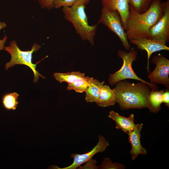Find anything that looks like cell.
<instances>
[{
	"mask_svg": "<svg viewBox=\"0 0 169 169\" xmlns=\"http://www.w3.org/2000/svg\"><path fill=\"white\" fill-rule=\"evenodd\" d=\"M164 13L161 0H153L148 9L142 13H139L130 6L129 14L125 30L127 39L149 38L150 28L158 21Z\"/></svg>",
	"mask_w": 169,
	"mask_h": 169,
	"instance_id": "6da1fadb",
	"label": "cell"
},
{
	"mask_svg": "<svg viewBox=\"0 0 169 169\" xmlns=\"http://www.w3.org/2000/svg\"><path fill=\"white\" fill-rule=\"evenodd\" d=\"M115 84L113 90L116 95V103L120 109L146 108L151 112L149 101L150 90L146 84L141 81L135 84L124 80Z\"/></svg>",
	"mask_w": 169,
	"mask_h": 169,
	"instance_id": "7a4b0ae2",
	"label": "cell"
},
{
	"mask_svg": "<svg viewBox=\"0 0 169 169\" xmlns=\"http://www.w3.org/2000/svg\"><path fill=\"white\" fill-rule=\"evenodd\" d=\"M86 5L79 0L71 6L63 7L62 11L65 18L72 23L76 33L81 39L94 45L98 24H89L85 12Z\"/></svg>",
	"mask_w": 169,
	"mask_h": 169,
	"instance_id": "3957f363",
	"label": "cell"
},
{
	"mask_svg": "<svg viewBox=\"0 0 169 169\" xmlns=\"http://www.w3.org/2000/svg\"><path fill=\"white\" fill-rule=\"evenodd\" d=\"M10 46L4 47V49L11 55L10 61L7 63L5 65L6 70H7L15 65H24L29 67L33 71V83L37 82L39 77L43 79L45 78L37 71L36 69L37 64L33 63L32 61L33 53L38 51L41 46L35 43L32 46L30 50L22 51L19 49L15 40L10 41Z\"/></svg>",
	"mask_w": 169,
	"mask_h": 169,
	"instance_id": "277c9868",
	"label": "cell"
},
{
	"mask_svg": "<svg viewBox=\"0 0 169 169\" xmlns=\"http://www.w3.org/2000/svg\"><path fill=\"white\" fill-rule=\"evenodd\" d=\"M117 53L118 56L122 59L123 64L119 70L109 75L108 81L110 85H114L117 82L122 80L131 79L146 83L151 89L156 90L158 88L155 84L147 82L138 77L134 71L132 65L133 62L137 59V52L136 50L132 48L128 53L119 50Z\"/></svg>",
	"mask_w": 169,
	"mask_h": 169,
	"instance_id": "5b68a950",
	"label": "cell"
},
{
	"mask_svg": "<svg viewBox=\"0 0 169 169\" xmlns=\"http://www.w3.org/2000/svg\"><path fill=\"white\" fill-rule=\"evenodd\" d=\"M102 23L119 37L124 48L130 50L131 45L128 41L125 30L122 26L119 12L102 8L97 24Z\"/></svg>",
	"mask_w": 169,
	"mask_h": 169,
	"instance_id": "8992f818",
	"label": "cell"
},
{
	"mask_svg": "<svg viewBox=\"0 0 169 169\" xmlns=\"http://www.w3.org/2000/svg\"><path fill=\"white\" fill-rule=\"evenodd\" d=\"M108 141L103 136L100 135L98 136V141L95 146L90 151L86 153L79 154H73L70 155L73 159V163L70 165L64 168H60L56 166H51L49 168L58 169H75L81 164L86 162L91 159L96 154L105 151L109 146Z\"/></svg>",
	"mask_w": 169,
	"mask_h": 169,
	"instance_id": "52a82bcc",
	"label": "cell"
},
{
	"mask_svg": "<svg viewBox=\"0 0 169 169\" xmlns=\"http://www.w3.org/2000/svg\"><path fill=\"white\" fill-rule=\"evenodd\" d=\"M151 62L156 66L148 76L151 83L161 84L168 87L169 60L162 54H159L152 58Z\"/></svg>",
	"mask_w": 169,
	"mask_h": 169,
	"instance_id": "ba28073f",
	"label": "cell"
},
{
	"mask_svg": "<svg viewBox=\"0 0 169 169\" xmlns=\"http://www.w3.org/2000/svg\"><path fill=\"white\" fill-rule=\"evenodd\" d=\"M164 14L149 31L150 39L159 40L166 43L169 41V0L162 2Z\"/></svg>",
	"mask_w": 169,
	"mask_h": 169,
	"instance_id": "9c48e42d",
	"label": "cell"
},
{
	"mask_svg": "<svg viewBox=\"0 0 169 169\" xmlns=\"http://www.w3.org/2000/svg\"><path fill=\"white\" fill-rule=\"evenodd\" d=\"M129 42L136 46V48L141 51L145 50L147 55V71L150 72L149 59L152 54L162 50H169V48L164 42L157 40L143 37L135 39L130 40Z\"/></svg>",
	"mask_w": 169,
	"mask_h": 169,
	"instance_id": "30bf717a",
	"label": "cell"
},
{
	"mask_svg": "<svg viewBox=\"0 0 169 169\" xmlns=\"http://www.w3.org/2000/svg\"><path fill=\"white\" fill-rule=\"evenodd\" d=\"M143 125V123L135 124L133 130L127 134L131 146L130 153L133 161L140 154L145 155L147 154L146 150L142 146L141 142V132Z\"/></svg>",
	"mask_w": 169,
	"mask_h": 169,
	"instance_id": "8fae6325",
	"label": "cell"
},
{
	"mask_svg": "<svg viewBox=\"0 0 169 169\" xmlns=\"http://www.w3.org/2000/svg\"><path fill=\"white\" fill-rule=\"evenodd\" d=\"M103 8L111 11L116 10L119 13L125 30L129 14L128 0H100Z\"/></svg>",
	"mask_w": 169,
	"mask_h": 169,
	"instance_id": "7c38bea8",
	"label": "cell"
},
{
	"mask_svg": "<svg viewBox=\"0 0 169 169\" xmlns=\"http://www.w3.org/2000/svg\"><path fill=\"white\" fill-rule=\"evenodd\" d=\"M108 117L115 122L116 129H121L127 134L133 130L136 124L134 123V116L133 114L126 117L114 110H111L109 112Z\"/></svg>",
	"mask_w": 169,
	"mask_h": 169,
	"instance_id": "4fadbf2b",
	"label": "cell"
},
{
	"mask_svg": "<svg viewBox=\"0 0 169 169\" xmlns=\"http://www.w3.org/2000/svg\"><path fill=\"white\" fill-rule=\"evenodd\" d=\"M116 103V96L113 89L109 86L103 84L101 88L99 99L96 103L100 107H108Z\"/></svg>",
	"mask_w": 169,
	"mask_h": 169,
	"instance_id": "5bb4252c",
	"label": "cell"
},
{
	"mask_svg": "<svg viewBox=\"0 0 169 169\" xmlns=\"http://www.w3.org/2000/svg\"><path fill=\"white\" fill-rule=\"evenodd\" d=\"M104 83V81L100 82L97 79H94L84 92L86 93L85 100L87 102L96 103L98 101L101 88Z\"/></svg>",
	"mask_w": 169,
	"mask_h": 169,
	"instance_id": "9a60e30c",
	"label": "cell"
},
{
	"mask_svg": "<svg viewBox=\"0 0 169 169\" xmlns=\"http://www.w3.org/2000/svg\"><path fill=\"white\" fill-rule=\"evenodd\" d=\"M93 77L83 76L79 77L73 83L68 84L67 89L68 90H73L76 92L82 93L94 80Z\"/></svg>",
	"mask_w": 169,
	"mask_h": 169,
	"instance_id": "2e32d148",
	"label": "cell"
},
{
	"mask_svg": "<svg viewBox=\"0 0 169 169\" xmlns=\"http://www.w3.org/2000/svg\"><path fill=\"white\" fill-rule=\"evenodd\" d=\"M164 90L159 91L151 89L149 95V101L151 108V112H158L161 110V105L162 103V94Z\"/></svg>",
	"mask_w": 169,
	"mask_h": 169,
	"instance_id": "e0dca14e",
	"label": "cell"
},
{
	"mask_svg": "<svg viewBox=\"0 0 169 169\" xmlns=\"http://www.w3.org/2000/svg\"><path fill=\"white\" fill-rule=\"evenodd\" d=\"M19 96V95L16 92L4 94L2 98V103L4 108L8 110H16L18 104Z\"/></svg>",
	"mask_w": 169,
	"mask_h": 169,
	"instance_id": "ac0fdd59",
	"label": "cell"
},
{
	"mask_svg": "<svg viewBox=\"0 0 169 169\" xmlns=\"http://www.w3.org/2000/svg\"><path fill=\"white\" fill-rule=\"evenodd\" d=\"M85 76V74L79 72H71L65 73L55 72L53 74L54 78L59 83H73L78 78Z\"/></svg>",
	"mask_w": 169,
	"mask_h": 169,
	"instance_id": "d6986e66",
	"label": "cell"
},
{
	"mask_svg": "<svg viewBox=\"0 0 169 169\" xmlns=\"http://www.w3.org/2000/svg\"><path fill=\"white\" fill-rule=\"evenodd\" d=\"M130 6L139 13L146 11L153 0H128Z\"/></svg>",
	"mask_w": 169,
	"mask_h": 169,
	"instance_id": "ffe728a7",
	"label": "cell"
},
{
	"mask_svg": "<svg viewBox=\"0 0 169 169\" xmlns=\"http://www.w3.org/2000/svg\"><path fill=\"white\" fill-rule=\"evenodd\" d=\"M125 166L121 163L113 162L108 157H105L101 165L100 166V169H123Z\"/></svg>",
	"mask_w": 169,
	"mask_h": 169,
	"instance_id": "44dd1931",
	"label": "cell"
},
{
	"mask_svg": "<svg viewBox=\"0 0 169 169\" xmlns=\"http://www.w3.org/2000/svg\"><path fill=\"white\" fill-rule=\"evenodd\" d=\"M79 0H54L53 2L54 8L58 9L65 6H70ZM90 2V0H86Z\"/></svg>",
	"mask_w": 169,
	"mask_h": 169,
	"instance_id": "7402d4cb",
	"label": "cell"
},
{
	"mask_svg": "<svg viewBox=\"0 0 169 169\" xmlns=\"http://www.w3.org/2000/svg\"><path fill=\"white\" fill-rule=\"evenodd\" d=\"M83 166H80L78 169H98L99 168L100 166L97 165V162L96 160L91 159L85 162Z\"/></svg>",
	"mask_w": 169,
	"mask_h": 169,
	"instance_id": "603a6c76",
	"label": "cell"
},
{
	"mask_svg": "<svg viewBox=\"0 0 169 169\" xmlns=\"http://www.w3.org/2000/svg\"><path fill=\"white\" fill-rule=\"evenodd\" d=\"M54 0H40L38 2L42 8H46L50 10L54 8L53 2Z\"/></svg>",
	"mask_w": 169,
	"mask_h": 169,
	"instance_id": "cb8c5ba5",
	"label": "cell"
},
{
	"mask_svg": "<svg viewBox=\"0 0 169 169\" xmlns=\"http://www.w3.org/2000/svg\"><path fill=\"white\" fill-rule=\"evenodd\" d=\"M7 27L6 23L4 22H0V31L1 29H4ZM7 39V37L6 34L2 40L0 38V51L4 49V44Z\"/></svg>",
	"mask_w": 169,
	"mask_h": 169,
	"instance_id": "d4e9b609",
	"label": "cell"
},
{
	"mask_svg": "<svg viewBox=\"0 0 169 169\" xmlns=\"http://www.w3.org/2000/svg\"><path fill=\"white\" fill-rule=\"evenodd\" d=\"M162 103H164L165 105L169 107V91L167 89L165 91H164L162 94Z\"/></svg>",
	"mask_w": 169,
	"mask_h": 169,
	"instance_id": "484cf974",
	"label": "cell"
}]
</instances>
